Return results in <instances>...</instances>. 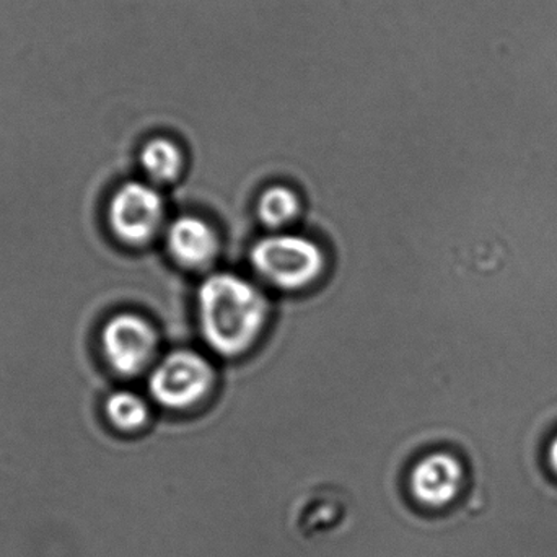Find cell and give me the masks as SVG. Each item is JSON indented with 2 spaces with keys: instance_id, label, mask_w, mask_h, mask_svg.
<instances>
[{
  "instance_id": "1",
  "label": "cell",
  "mask_w": 557,
  "mask_h": 557,
  "mask_svg": "<svg viewBox=\"0 0 557 557\" xmlns=\"http://www.w3.org/2000/svg\"><path fill=\"white\" fill-rule=\"evenodd\" d=\"M202 337L224 357L247 352L264 330L270 314L267 295L247 278L212 274L198 292Z\"/></svg>"
},
{
  "instance_id": "2",
  "label": "cell",
  "mask_w": 557,
  "mask_h": 557,
  "mask_svg": "<svg viewBox=\"0 0 557 557\" xmlns=\"http://www.w3.org/2000/svg\"><path fill=\"white\" fill-rule=\"evenodd\" d=\"M251 263L261 277L285 290H298L317 281L324 267L323 251L300 235L261 238L251 250Z\"/></svg>"
},
{
  "instance_id": "3",
  "label": "cell",
  "mask_w": 557,
  "mask_h": 557,
  "mask_svg": "<svg viewBox=\"0 0 557 557\" xmlns=\"http://www.w3.org/2000/svg\"><path fill=\"white\" fill-rule=\"evenodd\" d=\"M214 369L195 350H175L160 360L149 379L152 398L163 408H191L214 386Z\"/></svg>"
},
{
  "instance_id": "4",
  "label": "cell",
  "mask_w": 557,
  "mask_h": 557,
  "mask_svg": "<svg viewBox=\"0 0 557 557\" xmlns=\"http://www.w3.org/2000/svg\"><path fill=\"white\" fill-rule=\"evenodd\" d=\"M100 341L108 366L124 376L143 373L159 347V336L152 324L134 313L110 318L101 330Z\"/></svg>"
},
{
  "instance_id": "5",
  "label": "cell",
  "mask_w": 557,
  "mask_h": 557,
  "mask_svg": "<svg viewBox=\"0 0 557 557\" xmlns=\"http://www.w3.org/2000/svg\"><path fill=\"white\" fill-rule=\"evenodd\" d=\"M163 199L150 185L129 182L116 189L108 208L111 231L124 244L152 240L163 222Z\"/></svg>"
},
{
  "instance_id": "6",
  "label": "cell",
  "mask_w": 557,
  "mask_h": 557,
  "mask_svg": "<svg viewBox=\"0 0 557 557\" xmlns=\"http://www.w3.org/2000/svg\"><path fill=\"white\" fill-rule=\"evenodd\" d=\"M463 476V467L454 455L445 451L428 455L412 470V496L424 506H447L460 494Z\"/></svg>"
},
{
  "instance_id": "7",
  "label": "cell",
  "mask_w": 557,
  "mask_h": 557,
  "mask_svg": "<svg viewBox=\"0 0 557 557\" xmlns=\"http://www.w3.org/2000/svg\"><path fill=\"white\" fill-rule=\"evenodd\" d=\"M166 247L182 267L199 270L215 260L219 240L208 222L195 215H183L170 225Z\"/></svg>"
},
{
  "instance_id": "8",
  "label": "cell",
  "mask_w": 557,
  "mask_h": 557,
  "mask_svg": "<svg viewBox=\"0 0 557 557\" xmlns=\"http://www.w3.org/2000/svg\"><path fill=\"white\" fill-rule=\"evenodd\" d=\"M140 165L153 182H173L182 172V150L173 140L166 139V137H156L143 147Z\"/></svg>"
},
{
  "instance_id": "9",
  "label": "cell",
  "mask_w": 557,
  "mask_h": 557,
  "mask_svg": "<svg viewBox=\"0 0 557 557\" xmlns=\"http://www.w3.org/2000/svg\"><path fill=\"white\" fill-rule=\"evenodd\" d=\"M258 215L270 228H282L297 218L300 202L287 186H271L258 199Z\"/></svg>"
},
{
  "instance_id": "10",
  "label": "cell",
  "mask_w": 557,
  "mask_h": 557,
  "mask_svg": "<svg viewBox=\"0 0 557 557\" xmlns=\"http://www.w3.org/2000/svg\"><path fill=\"white\" fill-rule=\"evenodd\" d=\"M104 411L114 428L126 432L143 428L149 419L147 403L136 393L124 392V389L113 393L107 399Z\"/></svg>"
},
{
  "instance_id": "11",
  "label": "cell",
  "mask_w": 557,
  "mask_h": 557,
  "mask_svg": "<svg viewBox=\"0 0 557 557\" xmlns=\"http://www.w3.org/2000/svg\"><path fill=\"white\" fill-rule=\"evenodd\" d=\"M549 463H552L553 471L557 474V435L555 441L549 445L548 451Z\"/></svg>"
}]
</instances>
